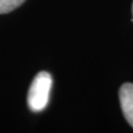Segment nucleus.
I'll return each mask as SVG.
<instances>
[{
	"label": "nucleus",
	"instance_id": "nucleus-2",
	"mask_svg": "<svg viewBox=\"0 0 133 133\" xmlns=\"http://www.w3.org/2000/svg\"><path fill=\"white\" fill-rule=\"evenodd\" d=\"M120 107L125 119L133 127V84L125 83L119 90Z\"/></svg>",
	"mask_w": 133,
	"mask_h": 133
},
{
	"label": "nucleus",
	"instance_id": "nucleus-1",
	"mask_svg": "<svg viewBox=\"0 0 133 133\" xmlns=\"http://www.w3.org/2000/svg\"><path fill=\"white\" fill-rule=\"evenodd\" d=\"M52 86L50 74L45 71L39 72L34 78L30 86L27 103L34 112H39L46 108L49 101V94Z\"/></svg>",
	"mask_w": 133,
	"mask_h": 133
},
{
	"label": "nucleus",
	"instance_id": "nucleus-4",
	"mask_svg": "<svg viewBox=\"0 0 133 133\" xmlns=\"http://www.w3.org/2000/svg\"><path fill=\"white\" fill-rule=\"evenodd\" d=\"M132 15H133V5H132ZM132 21H133V19H132Z\"/></svg>",
	"mask_w": 133,
	"mask_h": 133
},
{
	"label": "nucleus",
	"instance_id": "nucleus-3",
	"mask_svg": "<svg viewBox=\"0 0 133 133\" xmlns=\"http://www.w3.org/2000/svg\"><path fill=\"white\" fill-rule=\"evenodd\" d=\"M25 0H0V14L9 13L23 4Z\"/></svg>",
	"mask_w": 133,
	"mask_h": 133
}]
</instances>
